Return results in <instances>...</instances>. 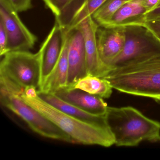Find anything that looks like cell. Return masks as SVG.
<instances>
[{
	"mask_svg": "<svg viewBox=\"0 0 160 160\" xmlns=\"http://www.w3.org/2000/svg\"><path fill=\"white\" fill-rule=\"evenodd\" d=\"M103 78L121 92L160 102V53L113 69Z\"/></svg>",
	"mask_w": 160,
	"mask_h": 160,
	"instance_id": "1",
	"label": "cell"
},
{
	"mask_svg": "<svg viewBox=\"0 0 160 160\" xmlns=\"http://www.w3.org/2000/svg\"><path fill=\"white\" fill-rule=\"evenodd\" d=\"M29 105L38 110L67 134L74 144L98 145L108 148L115 139L108 126L93 125L78 119L44 101L38 93L31 97L20 94Z\"/></svg>",
	"mask_w": 160,
	"mask_h": 160,
	"instance_id": "2",
	"label": "cell"
},
{
	"mask_svg": "<svg viewBox=\"0 0 160 160\" xmlns=\"http://www.w3.org/2000/svg\"><path fill=\"white\" fill-rule=\"evenodd\" d=\"M106 118L118 147H135L144 141H160V122L132 107H108Z\"/></svg>",
	"mask_w": 160,
	"mask_h": 160,
	"instance_id": "3",
	"label": "cell"
},
{
	"mask_svg": "<svg viewBox=\"0 0 160 160\" xmlns=\"http://www.w3.org/2000/svg\"><path fill=\"white\" fill-rule=\"evenodd\" d=\"M42 51H11L0 64V87L21 94L28 87L39 88L42 83Z\"/></svg>",
	"mask_w": 160,
	"mask_h": 160,
	"instance_id": "4",
	"label": "cell"
},
{
	"mask_svg": "<svg viewBox=\"0 0 160 160\" xmlns=\"http://www.w3.org/2000/svg\"><path fill=\"white\" fill-rule=\"evenodd\" d=\"M0 101L3 107L21 118L36 133L47 138L72 143L67 134L24 102L19 93L0 87Z\"/></svg>",
	"mask_w": 160,
	"mask_h": 160,
	"instance_id": "5",
	"label": "cell"
},
{
	"mask_svg": "<svg viewBox=\"0 0 160 160\" xmlns=\"http://www.w3.org/2000/svg\"><path fill=\"white\" fill-rule=\"evenodd\" d=\"M125 31L124 47L109 66L110 71L141 58L160 53V42L144 26H130L125 28Z\"/></svg>",
	"mask_w": 160,
	"mask_h": 160,
	"instance_id": "6",
	"label": "cell"
},
{
	"mask_svg": "<svg viewBox=\"0 0 160 160\" xmlns=\"http://www.w3.org/2000/svg\"><path fill=\"white\" fill-rule=\"evenodd\" d=\"M79 30L84 38L87 61V75L103 78L110 72L100 58L97 46V32L99 25L92 16L76 11L70 23Z\"/></svg>",
	"mask_w": 160,
	"mask_h": 160,
	"instance_id": "7",
	"label": "cell"
},
{
	"mask_svg": "<svg viewBox=\"0 0 160 160\" xmlns=\"http://www.w3.org/2000/svg\"><path fill=\"white\" fill-rule=\"evenodd\" d=\"M18 12L7 0H0V22L4 26L8 38V52L29 51L37 38L24 25Z\"/></svg>",
	"mask_w": 160,
	"mask_h": 160,
	"instance_id": "8",
	"label": "cell"
},
{
	"mask_svg": "<svg viewBox=\"0 0 160 160\" xmlns=\"http://www.w3.org/2000/svg\"><path fill=\"white\" fill-rule=\"evenodd\" d=\"M68 42L69 76L68 86L71 88L79 79L87 75V61L84 38L77 28L65 24Z\"/></svg>",
	"mask_w": 160,
	"mask_h": 160,
	"instance_id": "9",
	"label": "cell"
},
{
	"mask_svg": "<svg viewBox=\"0 0 160 160\" xmlns=\"http://www.w3.org/2000/svg\"><path fill=\"white\" fill-rule=\"evenodd\" d=\"M97 41L100 58L110 71L109 66L120 54L124 47L125 28H105L99 26Z\"/></svg>",
	"mask_w": 160,
	"mask_h": 160,
	"instance_id": "10",
	"label": "cell"
},
{
	"mask_svg": "<svg viewBox=\"0 0 160 160\" xmlns=\"http://www.w3.org/2000/svg\"><path fill=\"white\" fill-rule=\"evenodd\" d=\"M64 38V24L56 19L55 25L40 48L42 51V83L57 63L62 50Z\"/></svg>",
	"mask_w": 160,
	"mask_h": 160,
	"instance_id": "11",
	"label": "cell"
},
{
	"mask_svg": "<svg viewBox=\"0 0 160 160\" xmlns=\"http://www.w3.org/2000/svg\"><path fill=\"white\" fill-rule=\"evenodd\" d=\"M55 94L63 101L89 113L106 115L107 112L108 106L103 98L81 90L66 87L61 89Z\"/></svg>",
	"mask_w": 160,
	"mask_h": 160,
	"instance_id": "12",
	"label": "cell"
},
{
	"mask_svg": "<svg viewBox=\"0 0 160 160\" xmlns=\"http://www.w3.org/2000/svg\"><path fill=\"white\" fill-rule=\"evenodd\" d=\"M64 42L60 56L53 70L42 82L38 91L55 94L61 89L68 86V42L64 26Z\"/></svg>",
	"mask_w": 160,
	"mask_h": 160,
	"instance_id": "13",
	"label": "cell"
},
{
	"mask_svg": "<svg viewBox=\"0 0 160 160\" xmlns=\"http://www.w3.org/2000/svg\"><path fill=\"white\" fill-rule=\"evenodd\" d=\"M146 13L143 0H131L119 9L107 24L103 27L126 28L133 26H144L146 22Z\"/></svg>",
	"mask_w": 160,
	"mask_h": 160,
	"instance_id": "14",
	"label": "cell"
},
{
	"mask_svg": "<svg viewBox=\"0 0 160 160\" xmlns=\"http://www.w3.org/2000/svg\"><path fill=\"white\" fill-rule=\"evenodd\" d=\"M38 92L39 96L44 101L68 115L93 125L108 126L106 115H98L89 113L63 101L53 93H45L38 91Z\"/></svg>",
	"mask_w": 160,
	"mask_h": 160,
	"instance_id": "15",
	"label": "cell"
},
{
	"mask_svg": "<svg viewBox=\"0 0 160 160\" xmlns=\"http://www.w3.org/2000/svg\"><path fill=\"white\" fill-rule=\"evenodd\" d=\"M69 88L78 89L102 98H109L113 89L109 81L105 78L90 75L82 78L72 87Z\"/></svg>",
	"mask_w": 160,
	"mask_h": 160,
	"instance_id": "16",
	"label": "cell"
},
{
	"mask_svg": "<svg viewBox=\"0 0 160 160\" xmlns=\"http://www.w3.org/2000/svg\"><path fill=\"white\" fill-rule=\"evenodd\" d=\"M131 0H107L92 15L93 19L100 26H105L115 13L125 3Z\"/></svg>",
	"mask_w": 160,
	"mask_h": 160,
	"instance_id": "17",
	"label": "cell"
},
{
	"mask_svg": "<svg viewBox=\"0 0 160 160\" xmlns=\"http://www.w3.org/2000/svg\"><path fill=\"white\" fill-rule=\"evenodd\" d=\"M76 0H43L56 18H60L65 11Z\"/></svg>",
	"mask_w": 160,
	"mask_h": 160,
	"instance_id": "18",
	"label": "cell"
},
{
	"mask_svg": "<svg viewBox=\"0 0 160 160\" xmlns=\"http://www.w3.org/2000/svg\"><path fill=\"white\" fill-rule=\"evenodd\" d=\"M107 0H83V2L77 9L78 12L92 16Z\"/></svg>",
	"mask_w": 160,
	"mask_h": 160,
	"instance_id": "19",
	"label": "cell"
},
{
	"mask_svg": "<svg viewBox=\"0 0 160 160\" xmlns=\"http://www.w3.org/2000/svg\"><path fill=\"white\" fill-rule=\"evenodd\" d=\"M12 7L18 12H26L32 7V0H7Z\"/></svg>",
	"mask_w": 160,
	"mask_h": 160,
	"instance_id": "20",
	"label": "cell"
},
{
	"mask_svg": "<svg viewBox=\"0 0 160 160\" xmlns=\"http://www.w3.org/2000/svg\"><path fill=\"white\" fill-rule=\"evenodd\" d=\"M8 38L6 30L0 22V55L3 56L8 53Z\"/></svg>",
	"mask_w": 160,
	"mask_h": 160,
	"instance_id": "21",
	"label": "cell"
},
{
	"mask_svg": "<svg viewBox=\"0 0 160 160\" xmlns=\"http://www.w3.org/2000/svg\"><path fill=\"white\" fill-rule=\"evenodd\" d=\"M144 27L147 28L152 34L160 38V20L146 22Z\"/></svg>",
	"mask_w": 160,
	"mask_h": 160,
	"instance_id": "22",
	"label": "cell"
},
{
	"mask_svg": "<svg viewBox=\"0 0 160 160\" xmlns=\"http://www.w3.org/2000/svg\"><path fill=\"white\" fill-rule=\"evenodd\" d=\"M146 22L160 20V3L154 10L145 14Z\"/></svg>",
	"mask_w": 160,
	"mask_h": 160,
	"instance_id": "23",
	"label": "cell"
},
{
	"mask_svg": "<svg viewBox=\"0 0 160 160\" xmlns=\"http://www.w3.org/2000/svg\"><path fill=\"white\" fill-rule=\"evenodd\" d=\"M160 3V0H143L146 13L154 10Z\"/></svg>",
	"mask_w": 160,
	"mask_h": 160,
	"instance_id": "24",
	"label": "cell"
},
{
	"mask_svg": "<svg viewBox=\"0 0 160 160\" xmlns=\"http://www.w3.org/2000/svg\"><path fill=\"white\" fill-rule=\"evenodd\" d=\"M153 35H154V34H153ZM154 36H155V37H156V39H157V40H158V41H159V42H160V38H159V37H157V36H155V35H154Z\"/></svg>",
	"mask_w": 160,
	"mask_h": 160,
	"instance_id": "25",
	"label": "cell"
}]
</instances>
